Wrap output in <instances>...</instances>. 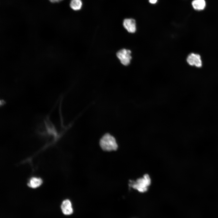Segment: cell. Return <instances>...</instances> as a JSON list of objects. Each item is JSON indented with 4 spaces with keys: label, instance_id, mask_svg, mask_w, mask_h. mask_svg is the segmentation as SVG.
Returning a JSON list of instances; mask_svg holds the SVG:
<instances>
[{
    "label": "cell",
    "instance_id": "cell-2",
    "mask_svg": "<svg viewBox=\"0 0 218 218\" xmlns=\"http://www.w3.org/2000/svg\"><path fill=\"white\" fill-rule=\"evenodd\" d=\"M150 182V176L148 174H145L143 177L139 178L136 181L130 183V186L139 192L143 193L147 190Z\"/></svg>",
    "mask_w": 218,
    "mask_h": 218
},
{
    "label": "cell",
    "instance_id": "cell-7",
    "mask_svg": "<svg viewBox=\"0 0 218 218\" xmlns=\"http://www.w3.org/2000/svg\"><path fill=\"white\" fill-rule=\"evenodd\" d=\"M42 179L38 177H32L29 180L28 186L33 188H35L39 187L42 183Z\"/></svg>",
    "mask_w": 218,
    "mask_h": 218
},
{
    "label": "cell",
    "instance_id": "cell-8",
    "mask_svg": "<svg viewBox=\"0 0 218 218\" xmlns=\"http://www.w3.org/2000/svg\"><path fill=\"white\" fill-rule=\"evenodd\" d=\"M192 5L194 9L200 10L204 8L206 3L205 0H194L192 2Z\"/></svg>",
    "mask_w": 218,
    "mask_h": 218
},
{
    "label": "cell",
    "instance_id": "cell-1",
    "mask_svg": "<svg viewBox=\"0 0 218 218\" xmlns=\"http://www.w3.org/2000/svg\"><path fill=\"white\" fill-rule=\"evenodd\" d=\"M100 144L102 149L106 151L116 150L118 148L115 139L109 134H106L102 137Z\"/></svg>",
    "mask_w": 218,
    "mask_h": 218
},
{
    "label": "cell",
    "instance_id": "cell-10",
    "mask_svg": "<svg viewBox=\"0 0 218 218\" xmlns=\"http://www.w3.org/2000/svg\"><path fill=\"white\" fill-rule=\"evenodd\" d=\"M50 2L52 3H58L63 0H48Z\"/></svg>",
    "mask_w": 218,
    "mask_h": 218
},
{
    "label": "cell",
    "instance_id": "cell-6",
    "mask_svg": "<svg viewBox=\"0 0 218 218\" xmlns=\"http://www.w3.org/2000/svg\"><path fill=\"white\" fill-rule=\"evenodd\" d=\"M61 207L63 213L65 215H70L73 212L71 203L67 199L63 201Z\"/></svg>",
    "mask_w": 218,
    "mask_h": 218
},
{
    "label": "cell",
    "instance_id": "cell-4",
    "mask_svg": "<svg viewBox=\"0 0 218 218\" xmlns=\"http://www.w3.org/2000/svg\"><path fill=\"white\" fill-rule=\"evenodd\" d=\"M187 61L188 63L191 66L200 68L202 65V62L200 55L192 53L187 57Z\"/></svg>",
    "mask_w": 218,
    "mask_h": 218
},
{
    "label": "cell",
    "instance_id": "cell-9",
    "mask_svg": "<svg viewBox=\"0 0 218 218\" xmlns=\"http://www.w3.org/2000/svg\"><path fill=\"white\" fill-rule=\"evenodd\" d=\"M70 8L73 10L78 11L82 7L83 2L81 0H71L70 3Z\"/></svg>",
    "mask_w": 218,
    "mask_h": 218
},
{
    "label": "cell",
    "instance_id": "cell-5",
    "mask_svg": "<svg viewBox=\"0 0 218 218\" xmlns=\"http://www.w3.org/2000/svg\"><path fill=\"white\" fill-rule=\"evenodd\" d=\"M123 25L125 28L129 32L134 33L136 30L135 20L131 18H127L124 19Z\"/></svg>",
    "mask_w": 218,
    "mask_h": 218
},
{
    "label": "cell",
    "instance_id": "cell-11",
    "mask_svg": "<svg viewBox=\"0 0 218 218\" xmlns=\"http://www.w3.org/2000/svg\"><path fill=\"white\" fill-rule=\"evenodd\" d=\"M158 0H149V2L151 4H155L157 2Z\"/></svg>",
    "mask_w": 218,
    "mask_h": 218
},
{
    "label": "cell",
    "instance_id": "cell-3",
    "mask_svg": "<svg viewBox=\"0 0 218 218\" xmlns=\"http://www.w3.org/2000/svg\"><path fill=\"white\" fill-rule=\"evenodd\" d=\"M131 54V51L130 50L122 49L117 52L116 55L121 63L127 66L130 63L132 58Z\"/></svg>",
    "mask_w": 218,
    "mask_h": 218
}]
</instances>
